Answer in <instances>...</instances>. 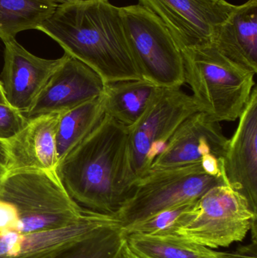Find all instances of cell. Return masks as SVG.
<instances>
[{
	"label": "cell",
	"mask_w": 257,
	"mask_h": 258,
	"mask_svg": "<svg viewBox=\"0 0 257 258\" xmlns=\"http://www.w3.org/2000/svg\"><path fill=\"white\" fill-rule=\"evenodd\" d=\"M0 194L17 208L19 233L67 227L77 222L85 211L71 198L55 171H9Z\"/></svg>",
	"instance_id": "277c9868"
},
{
	"label": "cell",
	"mask_w": 257,
	"mask_h": 258,
	"mask_svg": "<svg viewBox=\"0 0 257 258\" xmlns=\"http://www.w3.org/2000/svg\"><path fill=\"white\" fill-rule=\"evenodd\" d=\"M125 240L120 226L103 227L54 258H116Z\"/></svg>",
	"instance_id": "44dd1931"
},
{
	"label": "cell",
	"mask_w": 257,
	"mask_h": 258,
	"mask_svg": "<svg viewBox=\"0 0 257 258\" xmlns=\"http://www.w3.org/2000/svg\"><path fill=\"white\" fill-rule=\"evenodd\" d=\"M60 113L28 119L15 137L6 141L9 171L21 170L55 171L58 163L57 132Z\"/></svg>",
	"instance_id": "9a60e30c"
},
{
	"label": "cell",
	"mask_w": 257,
	"mask_h": 258,
	"mask_svg": "<svg viewBox=\"0 0 257 258\" xmlns=\"http://www.w3.org/2000/svg\"><path fill=\"white\" fill-rule=\"evenodd\" d=\"M201 165L203 171L208 175L226 179L223 159H219L212 154L205 155L201 160Z\"/></svg>",
	"instance_id": "d4e9b609"
},
{
	"label": "cell",
	"mask_w": 257,
	"mask_h": 258,
	"mask_svg": "<svg viewBox=\"0 0 257 258\" xmlns=\"http://www.w3.org/2000/svg\"><path fill=\"white\" fill-rule=\"evenodd\" d=\"M196 201L158 212L146 219L121 228V231L124 236L133 234L170 236L193 216Z\"/></svg>",
	"instance_id": "7402d4cb"
},
{
	"label": "cell",
	"mask_w": 257,
	"mask_h": 258,
	"mask_svg": "<svg viewBox=\"0 0 257 258\" xmlns=\"http://www.w3.org/2000/svg\"><path fill=\"white\" fill-rule=\"evenodd\" d=\"M2 84L8 104L24 113L34 102L50 77L64 60L45 59L27 51L15 38L4 41Z\"/></svg>",
	"instance_id": "7c38bea8"
},
{
	"label": "cell",
	"mask_w": 257,
	"mask_h": 258,
	"mask_svg": "<svg viewBox=\"0 0 257 258\" xmlns=\"http://www.w3.org/2000/svg\"><path fill=\"white\" fill-rule=\"evenodd\" d=\"M124 237L142 258H229V252L216 251L178 236L133 234Z\"/></svg>",
	"instance_id": "d6986e66"
},
{
	"label": "cell",
	"mask_w": 257,
	"mask_h": 258,
	"mask_svg": "<svg viewBox=\"0 0 257 258\" xmlns=\"http://www.w3.org/2000/svg\"><path fill=\"white\" fill-rule=\"evenodd\" d=\"M0 104H7V100H6V95H5L4 90H3V84L0 80Z\"/></svg>",
	"instance_id": "f1b7e54d"
},
{
	"label": "cell",
	"mask_w": 257,
	"mask_h": 258,
	"mask_svg": "<svg viewBox=\"0 0 257 258\" xmlns=\"http://www.w3.org/2000/svg\"><path fill=\"white\" fill-rule=\"evenodd\" d=\"M256 219L244 196L229 185H218L196 202L193 216L170 236L209 248L229 247L250 230L257 241Z\"/></svg>",
	"instance_id": "52a82bcc"
},
{
	"label": "cell",
	"mask_w": 257,
	"mask_h": 258,
	"mask_svg": "<svg viewBox=\"0 0 257 258\" xmlns=\"http://www.w3.org/2000/svg\"><path fill=\"white\" fill-rule=\"evenodd\" d=\"M65 55L63 63L23 113L27 119L62 113L102 95L105 83L101 77L78 59L66 53Z\"/></svg>",
	"instance_id": "8fae6325"
},
{
	"label": "cell",
	"mask_w": 257,
	"mask_h": 258,
	"mask_svg": "<svg viewBox=\"0 0 257 258\" xmlns=\"http://www.w3.org/2000/svg\"><path fill=\"white\" fill-rule=\"evenodd\" d=\"M124 30L142 78L161 88L185 84L182 52L166 26L140 5L120 8Z\"/></svg>",
	"instance_id": "8992f818"
},
{
	"label": "cell",
	"mask_w": 257,
	"mask_h": 258,
	"mask_svg": "<svg viewBox=\"0 0 257 258\" xmlns=\"http://www.w3.org/2000/svg\"><path fill=\"white\" fill-rule=\"evenodd\" d=\"M128 128L108 115L64 156L55 172L84 209L114 215L134 183L128 160Z\"/></svg>",
	"instance_id": "7a4b0ae2"
},
{
	"label": "cell",
	"mask_w": 257,
	"mask_h": 258,
	"mask_svg": "<svg viewBox=\"0 0 257 258\" xmlns=\"http://www.w3.org/2000/svg\"><path fill=\"white\" fill-rule=\"evenodd\" d=\"M166 26L181 51L213 43L236 6L226 0H138Z\"/></svg>",
	"instance_id": "9c48e42d"
},
{
	"label": "cell",
	"mask_w": 257,
	"mask_h": 258,
	"mask_svg": "<svg viewBox=\"0 0 257 258\" xmlns=\"http://www.w3.org/2000/svg\"><path fill=\"white\" fill-rule=\"evenodd\" d=\"M185 84L200 111L216 122H235L248 102L256 74L238 66L212 43L181 51Z\"/></svg>",
	"instance_id": "3957f363"
},
{
	"label": "cell",
	"mask_w": 257,
	"mask_h": 258,
	"mask_svg": "<svg viewBox=\"0 0 257 258\" xmlns=\"http://www.w3.org/2000/svg\"><path fill=\"white\" fill-rule=\"evenodd\" d=\"M201 112L181 88H159L143 114L128 128V160L134 182L144 175L186 119Z\"/></svg>",
	"instance_id": "ba28073f"
},
{
	"label": "cell",
	"mask_w": 257,
	"mask_h": 258,
	"mask_svg": "<svg viewBox=\"0 0 257 258\" xmlns=\"http://www.w3.org/2000/svg\"><path fill=\"white\" fill-rule=\"evenodd\" d=\"M81 1H86V0H81Z\"/></svg>",
	"instance_id": "4dcf8cb0"
},
{
	"label": "cell",
	"mask_w": 257,
	"mask_h": 258,
	"mask_svg": "<svg viewBox=\"0 0 257 258\" xmlns=\"http://www.w3.org/2000/svg\"><path fill=\"white\" fill-rule=\"evenodd\" d=\"M104 115L101 96L60 113L56 138L58 162L95 129Z\"/></svg>",
	"instance_id": "ac0fdd59"
},
{
	"label": "cell",
	"mask_w": 257,
	"mask_h": 258,
	"mask_svg": "<svg viewBox=\"0 0 257 258\" xmlns=\"http://www.w3.org/2000/svg\"><path fill=\"white\" fill-rule=\"evenodd\" d=\"M28 119L17 109L0 104V140L7 141L21 130Z\"/></svg>",
	"instance_id": "603a6c76"
},
{
	"label": "cell",
	"mask_w": 257,
	"mask_h": 258,
	"mask_svg": "<svg viewBox=\"0 0 257 258\" xmlns=\"http://www.w3.org/2000/svg\"><path fill=\"white\" fill-rule=\"evenodd\" d=\"M20 232V219L15 205L0 194V234Z\"/></svg>",
	"instance_id": "cb8c5ba5"
},
{
	"label": "cell",
	"mask_w": 257,
	"mask_h": 258,
	"mask_svg": "<svg viewBox=\"0 0 257 258\" xmlns=\"http://www.w3.org/2000/svg\"><path fill=\"white\" fill-rule=\"evenodd\" d=\"M223 157L226 182L257 215V90L253 88Z\"/></svg>",
	"instance_id": "5bb4252c"
},
{
	"label": "cell",
	"mask_w": 257,
	"mask_h": 258,
	"mask_svg": "<svg viewBox=\"0 0 257 258\" xmlns=\"http://www.w3.org/2000/svg\"><path fill=\"white\" fill-rule=\"evenodd\" d=\"M54 1L57 2L59 4L61 5L63 3H66V2L69 1V0H54Z\"/></svg>",
	"instance_id": "f546056e"
},
{
	"label": "cell",
	"mask_w": 257,
	"mask_h": 258,
	"mask_svg": "<svg viewBox=\"0 0 257 258\" xmlns=\"http://www.w3.org/2000/svg\"><path fill=\"white\" fill-rule=\"evenodd\" d=\"M212 44L225 57L256 74L257 0L236 6Z\"/></svg>",
	"instance_id": "2e32d148"
},
{
	"label": "cell",
	"mask_w": 257,
	"mask_h": 258,
	"mask_svg": "<svg viewBox=\"0 0 257 258\" xmlns=\"http://www.w3.org/2000/svg\"><path fill=\"white\" fill-rule=\"evenodd\" d=\"M229 258H257V241L238 247L235 251L229 252Z\"/></svg>",
	"instance_id": "484cf974"
},
{
	"label": "cell",
	"mask_w": 257,
	"mask_h": 258,
	"mask_svg": "<svg viewBox=\"0 0 257 258\" xmlns=\"http://www.w3.org/2000/svg\"><path fill=\"white\" fill-rule=\"evenodd\" d=\"M228 142L220 122L213 120L203 112H197L177 128L149 169L200 163L207 154L223 159Z\"/></svg>",
	"instance_id": "4fadbf2b"
},
{
	"label": "cell",
	"mask_w": 257,
	"mask_h": 258,
	"mask_svg": "<svg viewBox=\"0 0 257 258\" xmlns=\"http://www.w3.org/2000/svg\"><path fill=\"white\" fill-rule=\"evenodd\" d=\"M222 184L228 185L226 179L208 175L201 162L149 169L134 182L114 215L123 228L162 211L196 201L211 188Z\"/></svg>",
	"instance_id": "5b68a950"
},
{
	"label": "cell",
	"mask_w": 257,
	"mask_h": 258,
	"mask_svg": "<svg viewBox=\"0 0 257 258\" xmlns=\"http://www.w3.org/2000/svg\"><path fill=\"white\" fill-rule=\"evenodd\" d=\"M116 258H142L134 252L127 244L126 240L124 242L123 245L121 247L119 253Z\"/></svg>",
	"instance_id": "83f0119b"
},
{
	"label": "cell",
	"mask_w": 257,
	"mask_h": 258,
	"mask_svg": "<svg viewBox=\"0 0 257 258\" xmlns=\"http://www.w3.org/2000/svg\"><path fill=\"white\" fill-rule=\"evenodd\" d=\"M9 158L6 142L0 140V186L9 173Z\"/></svg>",
	"instance_id": "4316f807"
},
{
	"label": "cell",
	"mask_w": 257,
	"mask_h": 258,
	"mask_svg": "<svg viewBox=\"0 0 257 258\" xmlns=\"http://www.w3.org/2000/svg\"><path fill=\"white\" fill-rule=\"evenodd\" d=\"M112 226H120L114 215L85 209L82 217L67 227L0 234V258H54L91 233Z\"/></svg>",
	"instance_id": "30bf717a"
},
{
	"label": "cell",
	"mask_w": 257,
	"mask_h": 258,
	"mask_svg": "<svg viewBox=\"0 0 257 258\" xmlns=\"http://www.w3.org/2000/svg\"><path fill=\"white\" fill-rule=\"evenodd\" d=\"M59 5L54 0H0V39L4 42L20 32L37 30Z\"/></svg>",
	"instance_id": "ffe728a7"
},
{
	"label": "cell",
	"mask_w": 257,
	"mask_h": 258,
	"mask_svg": "<svg viewBox=\"0 0 257 258\" xmlns=\"http://www.w3.org/2000/svg\"><path fill=\"white\" fill-rule=\"evenodd\" d=\"M159 88L143 78L105 83L101 95L105 114L126 127L131 126Z\"/></svg>",
	"instance_id": "e0dca14e"
},
{
	"label": "cell",
	"mask_w": 257,
	"mask_h": 258,
	"mask_svg": "<svg viewBox=\"0 0 257 258\" xmlns=\"http://www.w3.org/2000/svg\"><path fill=\"white\" fill-rule=\"evenodd\" d=\"M95 71L104 83L140 80L120 8L108 0H69L37 28Z\"/></svg>",
	"instance_id": "6da1fadb"
}]
</instances>
